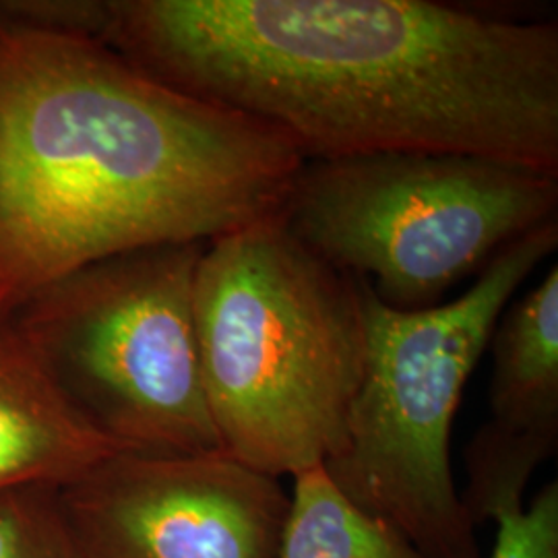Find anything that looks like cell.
Wrapping results in <instances>:
<instances>
[{
    "label": "cell",
    "mask_w": 558,
    "mask_h": 558,
    "mask_svg": "<svg viewBox=\"0 0 558 558\" xmlns=\"http://www.w3.org/2000/svg\"><path fill=\"white\" fill-rule=\"evenodd\" d=\"M101 44L302 160L449 151L558 172V25L433 0H108Z\"/></svg>",
    "instance_id": "1"
},
{
    "label": "cell",
    "mask_w": 558,
    "mask_h": 558,
    "mask_svg": "<svg viewBox=\"0 0 558 558\" xmlns=\"http://www.w3.org/2000/svg\"><path fill=\"white\" fill-rule=\"evenodd\" d=\"M302 161L100 40L0 15V323L94 260L278 216Z\"/></svg>",
    "instance_id": "2"
},
{
    "label": "cell",
    "mask_w": 558,
    "mask_h": 558,
    "mask_svg": "<svg viewBox=\"0 0 558 558\" xmlns=\"http://www.w3.org/2000/svg\"><path fill=\"white\" fill-rule=\"evenodd\" d=\"M193 311L223 453L274 478L331 458L364 368L359 279L308 251L278 214L205 244Z\"/></svg>",
    "instance_id": "3"
},
{
    "label": "cell",
    "mask_w": 558,
    "mask_h": 558,
    "mask_svg": "<svg viewBox=\"0 0 558 558\" xmlns=\"http://www.w3.org/2000/svg\"><path fill=\"white\" fill-rule=\"evenodd\" d=\"M558 246V220L509 242L456 300L387 306L359 279L366 352L338 451L323 465L364 511L428 558H484L451 468L463 389L521 283Z\"/></svg>",
    "instance_id": "4"
},
{
    "label": "cell",
    "mask_w": 558,
    "mask_h": 558,
    "mask_svg": "<svg viewBox=\"0 0 558 558\" xmlns=\"http://www.w3.org/2000/svg\"><path fill=\"white\" fill-rule=\"evenodd\" d=\"M279 220L387 306L416 311L558 220V172L449 151L304 160Z\"/></svg>",
    "instance_id": "5"
},
{
    "label": "cell",
    "mask_w": 558,
    "mask_h": 558,
    "mask_svg": "<svg viewBox=\"0 0 558 558\" xmlns=\"http://www.w3.org/2000/svg\"><path fill=\"white\" fill-rule=\"evenodd\" d=\"M203 248L168 242L94 260L41 288L9 319L81 418L124 453L223 451L193 311Z\"/></svg>",
    "instance_id": "6"
},
{
    "label": "cell",
    "mask_w": 558,
    "mask_h": 558,
    "mask_svg": "<svg viewBox=\"0 0 558 558\" xmlns=\"http://www.w3.org/2000/svg\"><path fill=\"white\" fill-rule=\"evenodd\" d=\"M60 499L85 558H276L290 495L211 451L117 453Z\"/></svg>",
    "instance_id": "7"
},
{
    "label": "cell",
    "mask_w": 558,
    "mask_h": 558,
    "mask_svg": "<svg viewBox=\"0 0 558 558\" xmlns=\"http://www.w3.org/2000/svg\"><path fill=\"white\" fill-rule=\"evenodd\" d=\"M120 451L64 398L20 329L0 323V490L66 486Z\"/></svg>",
    "instance_id": "8"
},
{
    "label": "cell",
    "mask_w": 558,
    "mask_h": 558,
    "mask_svg": "<svg viewBox=\"0 0 558 558\" xmlns=\"http://www.w3.org/2000/svg\"><path fill=\"white\" fill-rule=\"evenodd\" d=\"M488 420L500 433L558 442V267L509 302L493 331Z\"/></svg>",
    "instance_id": "9"
},
{
    "label": "cell",
    "mask_w": 558,
    "mask_h": 558,
    "mask_svg": "<svg viewBox=\"0 0 558 558\" xmlns=\"http://www.w3.org/2000/svg\"><path fill=\"white\" fill-rule=\"evenodd\" d=\"M292 480L276 558H428L396 525L348 499L323 463Z\"/></svg>",
    "instance_id": "10"
},
{
    "label": "cell",
    "mask_w": 558,
    "mask_h": 558,
    "mask_svg": "<svg viewBox=\"0 0 558 558\" xmlns=\"http://www.w3.org/2000/svg\"><path fill=\"white\" fill-rule=\"evenodd\" d=\"M555 451V442L511 437L488 422L482 424L465 447L468 486L459 493L472 527L519 513L530 480Z\"/></svg>",
    "instance_id": "11"
},
{
    "label": "cell",
    "mask_w": 558,
    "mask_h": 558,
    "mask_svg": "<svg viewBox=\"0 0 558 558\" xmlns=\"http://www.w3.org/2000/svg\"><path fill=\"white\" fill-rule=\"evenodd\" d=\"M0 558H85L59 486L0 490Z\"/></svg>",
    "instance_id": "12"
},
{
    "label": "cell",
    "mask_w": 558,
    "mask_h": 558,
    "mask_svg": "<svg viewBox=\"0 0 558 558\" xmlns=\"http://www.w3.org/2000/svg\"><path fill=\"white\" fill-rule=\"evenodd\" d=\"M488 558H558V484L548 482L519 513L500 518Z\"/></svg>",
    "instance_id": "13"
},
{
    "label": "cell",
    "mask_w": 558,
    "mask_h": 558,
    "mask_svg": "<svg viewBox=\"0 0 558 558\" xmlns=\"http://www.w3.org/2000/svg\"><path fill=\"white\" fill-rule=\"evenodd\" d=\"M0 15L44 32L100 40L108 0H0Z\"/></svg>",
    "instance_id": "14"
}]
</instances>
